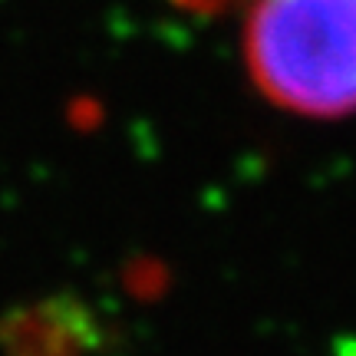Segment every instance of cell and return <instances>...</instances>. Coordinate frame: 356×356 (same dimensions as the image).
<instances>
[{"label": "cell", "mask_w": 356, "mask_h": 356, "mask_svg": "<svg viewBox=\"0 0 356 356\" xmlns=\"http://www.w3.org/2000/svg\"><path fill=\"white\" fill-rule=\"evenodd\" d=\"M172 3L181 7V10L202 13V17H215V13H225L231 7H238L241 0H172Z\"/></svg>", "instance_id": "cell-2"}, {"label": "cell", "mask_w": 356, "mask_h": 356, "mask_svg": "<svg viewBox=\"0 0 356 356\" xmlns=\"http://www.w3.org/2000/svg\"><path fill=\"white\" fill-rule=\"evenodd\" d=\"M337 356H356V340L353 337H346V340L337 343Z\"/></svg>", "instance_id": "cell-3"}, {"label": "cell", "mask_w": 356, "mask_h": 356, "mask_svg": "<svg viewBox=\"0 0 356 356\" xmlns=\"http://www.w3.org/2000/svg\"><path fill=\"white\" fill-rule=\"evenodd\" d=\"M244 63L267 102L310 119L356 113V0H254Z\"/></svg>", "instance_id": "cell-1"}]
</instances>
